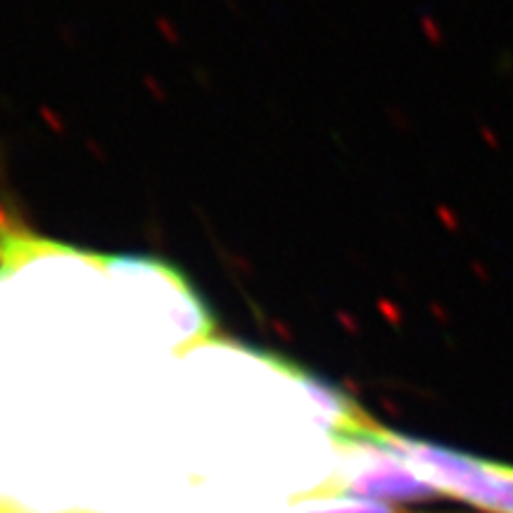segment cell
<instances>
[{
  "mask_svg": "<svg viewBox=\"0 0 513 513\" xmlns=\"http://www.w3.org/2000/svg\"><path fill=\"white\" fill-rule=\"evenodd\" d=\"M378 440L435 487L437 494L485 513H513V466L447 449L383 426L378 428Z\"/></svg>",
  "mask_w": 513,
  "mask_h": 513,
  "instance_id": "obj_1",
  "label": "cell"
},
{
  "mask_svg": "<svg viewBox=\"0 0 513 513\" xmlns=\"http://www.w3.org/2000/svg\"><path fill=\"white\" fill-rule=\"evenodd\" d=\"M302 513H409L385 502H371V499H354V497H330L321 504L309 506Z\"/></svg>",
  "mask_w": 513,
  "mask_h": 513,
  "instance_id": "obj_2",
  "label": "cell"
}]
</instances>
